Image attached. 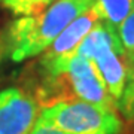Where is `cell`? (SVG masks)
Instances as JSON below:
<instances>
[{
	"mask_svg": "<svg viewBox=\"0 0 134 134\" xmlns=\"http://www.w3.org/2000/svg\"><path fill=\"white\" fill-rule=\"evenodd\" d=\"M92 5V0H57L39 14L15 19L8 30L10 58L23 61L42 54L73 19Z\"/></svg>",
	"mask_w": 134,
	"mask_h": 134,
	"instance_id": "obj_1",
	"label": "cell"
},
{
	"mask_svg": "<svg viewBox=\"0 0 134 134\" xmlns=\"http://www.w3.org/2000/svg\"><path fill=\"white\" fill-rule=\"evenodd\" d=\"M73 55L91 60L109 94L116 101L119 100L134 60L127 54L115 29L100 21L85 36Z\"/></svg>",
	"mask_w": 134,
	"mask_h": 134,
	"instance_id": "obj_2",
	"label": "cell"
},
{
	"mask_svg": "<svg viewBox=\"0 0 134 134\" xmlns=\"http://www.w3.org/2000/svg\"><path fill=\"white\" fill-rule=\"evenodd\" d=\"M40 118L66 134H119L118 112L83 100H63L40 110Z\"/></svg>",
	"mask_w": 134,
	"mask_h": 134,
	"instance_id": "obj_3",
	"label": "cell"
},
{
	"mask_svg": "<svg viewBox=\"0 0 134 134\" xmlns=\"http://www.w3.org/2000/svg\"><path fill=\"white\" fill-rule=\"evenodd\" d=\"M37 100L18 88L0 92V134H30L40 116Z\"/></svg>",
	"mask_w": 134,
	"mask_h": 134,
	"instance_id": "obj_4",
	"label": "cell"
},
{
	"mask_svg": "<svg viewBox=\"0 0 134 134\" xmlns=\"http://www.w3.org/2000/svg\"><path fill=\"white\" fill-rule=\"evenodd\" d=\"M100 21L101 19L94 8L81 14L77 18L73 19L72 23L58 34L57 39L42 52V58L39 61V66L49 67L73 57L75 51L81 45L82 40L85 39V36Z\"/></svg>",
	"mask_w": 134,
	"mask_h": 134,
	"instance_id": "obj_5",
	"label": "cell"
},
{
	"mask_svg": "<svg viewBox=\"0 0 134 134\" xmlns=\"http://www.w3.org/2000/svg\"><path fill=\"white\" fill-rule=\"evenodd\" d=\"M92 3L101 21L118 30L133 9L134 0H92Z\"/></svg>",
	"mask_w": 134,
	"mask_h": 134,
	"instance_id": "obj_6",
	"label": "cell"
},
{
	"mask_svg": "<svg viewBox=\"0 0 134 134\" xmlns=\"http://www.w3.org/2000/svg\"><path fill=\"white\" fill-rule=\"evenodd\" d=\"M54 2L55 0H2L5 8L19 16L36 15L46 9L49 5H52Z\"/></svg>",
	"mask_w": 134,
	"mask_h": 134,
	"instance_id": "obj_7",
	"label": "cell"
},
{
	"mask_svg": "<svg viewBox=\"0 0 134 134\" xmlns=\"http://www.w3.org/2000/svg\"><path fill=\"white\" fill-rule=\"evenodd\" d=\"M118 110L130 121H134V63L131 64L122 96L118 100Z\"/></svg>",
	"mask_w": 134,
	"mask_h": 134,
	"instance_id": "obj_8",
	"label": "cell"
},
{
	"mask_svg": "<svg viewBox=\"0 0 134 134\" xmlns=\"http://www.w3.org/2000/svg\"><path fill=\"white\" fill-rule=\"evenodd\" d=\"M116 31H118V36H119L127 54L131 57V60H134V6Z\"/></svg>",
	"mask_w": 134,
	"mask_h": 134,
	"instance_id": "obj_9",
	"label": "cell"
},
{
	"mask_svg": "<svg viewBox=\"0 0 134 134\" xmlns=\"http://www.w3.org/2000/svg\"><path fill=\"white\" fill-rule=\"evenodd\" d=\"M30 134H66V133L57 130L54 125L48 124L46 121H43L42 118L39 116L37 122H36V125L33 127V130L30 131Z\"/></svg>",
	"mask_w": 134,
	"mask_h": 134,
	"instance_id": "obj_10",
	"label": "cell"
},
{
	"mask_svg": "<svg viewBox=\"0 0 134 134\" xmlns=\"http://www.w3.org/2000/svg\"><path fill=\"white\" fill-rule=\"evenodd\" d=\"M0 2H2V0H0Z\"/></svg>",
	"mask_w": 134,
	"mask_h": 134,
	"instance_id": "obj_11",
	"label": "cell"
}]
</instances>
